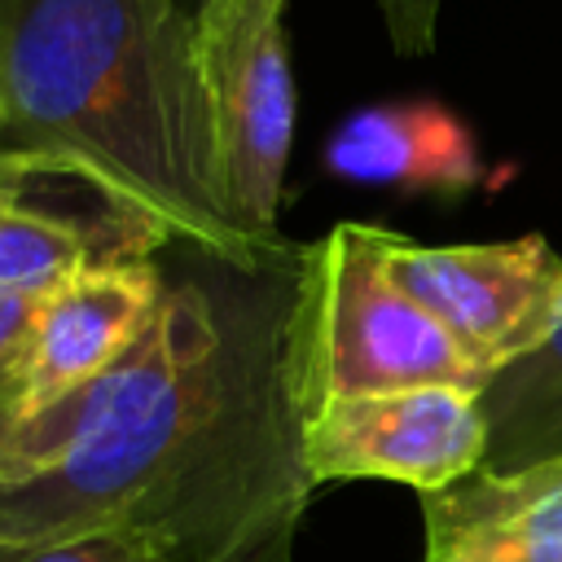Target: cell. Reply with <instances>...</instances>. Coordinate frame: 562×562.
<instances>
[{
  "instance_id": "1",
  "label": "cell",
  "mask_w": 562,
  "mask_h": 562,
  "mask_svg": "<svg viewBox=\"0 0 562 562\" xmlns=\"http://www.w3.org/2000/svg\"><path fill=\"white\" fill-rule=\"evenodd\" d=\"M140 342L114 364L101 426L53 470L0 487V536L127 531L158 562H290L303 465L299 263L176 246Z\"/></svg>"
},
{
  "instance_id": "2",
  "label": "cell",
  "mask_w": 562,
  "mask_h": 562,
  "mask_svg": "<svg viewBox=\"0 0 562 562\" xmlns=\"http://www.w3.org/2000/svg\"><path fill=\"white\" fill-rule=\"evenodd\" d=\"M61 180L154 246L259 263L220 184L176 0H0V184Z\"/></svg>"
},
{
  "instance_id": "3",
  "label": "cell",
  "mask_w": 562,
  "mask_h": 562,
  "mask_svg": "<svg viewBox=\"0 0 562 562\" xmlns=\"http://www.w3.org/2000/svg\"><path fill=\"white\" fill-rule=\"evenodd\" d=\"M391 228L334 224L299 263V391L303 413L325 400L408 386L483 391L487 378L417 307L386 263Z\"/></svg>"
},
{
  "instance_id": "4",
  "label": "cell",
  "mask_w": 562,
  "mask_h": 562,
  "mask_svg": "<svg viewBox=\"0 0 562 562\" xmlns=\"http://www.w3.org/2000/svg\"><path fill=\"white\" fill-rule=\"evenodd\" d=\"M189 61L224 198L255 241L277 246L294 136L285 0H211L189 18Z\"/></svg>"
},
{
  "instance_id": "5",
  "label": "cell",
  "mask_w": 562,
  "mask_h": 562,
  "mask_svg": "<svg viewBox=\"0 0 562 562\" xmlns=\"http://www.w3.org/2000/svg\"><path fill=\"white\" fill-rule=\"evenodd\" d=\"M386 263L487 382L562 325V255L540 233L479 246H417L391 233Z\"/></svg>"
},
{
  "instance_id": "6",
  "label": "cell",
  "mask_w": 562,
  "mask_h": 562,
  "mask_svg": "<svg viewBox=\"0 0 562 562\" xmlns=\"http://www.w3.org/2000/svg\"><path fill=\"white\" fill-rule=\"evenodd\" d=\"M487 457L479 391L408 386L325 400L303 413V465L316 483L391 479L422 496L470 479Z\"/></svg>"
},
{
  "instance_id": "7",
  "label": "cell",
  "mask_w": 562,
  "mask_h": 562,
  "mask_svg": "<svg viewBox=\"0 0 562 562\" xmlns=\"http://www.w3.org/2000/svg\"><path fill=\"white\" fill-rule=\"evenodd\" d=\"M158 259L88 263L61 285H53L48 294H40L26 391L13 417L57 404L61 395L79 391L83 382L119 364L140 342L162 299Z\"/></svg>"
},
{
  "instance_id": "8",
  "label": "cell",
  "mask_w": 562,
  "mask_h": 562,
  "mask_svg": "<svg viewBox=\"0 0 562 562\" xmlns=\"http://www.w3.org/2000/svg\"><path fill=\"white\" fill-rule=\"evenodd\" d=\"M426 562H562V457L426 492Z\"/></svg>"
},
{
  "instance_id": "9",
  "label": "cell",
  "mask_w": 562,
  "mask_h": 562,
  "mask_svg": "<svg viewBox=\"0 0 562 562\" xmlns=\"http://www.w3.org/2000/svg\"><path fill=\"white\" fill-rule=\"evenodd\" d=\"M325 162L342 180L435 193H461L479 180L474 136L435 101L373 105L351 114L325 145Z\"/></svg>"
},
{
  "instance_id": "10",
  "label": "cell",
  "mask_w": 562,
  "mask_h": 562,
  "mask_svg": "<svg viewBox=\"0 0 562 562\" xmlns=\"http://www.w3.org/2000/svg\"><path fill=\"white\" fill-rule=\"evenodd\" d=\"M162 250L105 215H70L0 184V290L48 294L88 263L158 259Z\"/></svg>"
},
{
  "instance_id": "11",
  "label": "cell",
  "mask_w": 562,
  "mask_h": 562,
  "mask_svg": "<svg viewBox=\"0 0 562 562\" xmlns=\"http://www.w3.org/2000/svg\"><path fill=\"white\" fill-rule=\"evenodd\" d=\"M487 417V457L479 470L509 474L562 457V325L527 360L501 369L479 391Z\"/></svg>"
},
{
  "instance_id": "12",
  "label": "cell",
  "mask_w": 562,
  "mask_h": 562,
  "mask_svg": "<svg viewBox=\"0 0 562 562\" xmlns=\"http://www.w3.org/2000/svg\"><path fill=\"white\" fill-rule=\"evenodd\" d=\"M0 562H158L127 531H79V536H40V540H4Z\"/></svg>"
},
{
  "instance_id": "13",
  "label": "cell",
  "mask_w": 562,
  "mask_h": 562,
  "mask_svg": "<svg viewBox=\"0 0 562 562\" xmlns=\"http://www.w3.org/2000/svg\"><path fill=\"white\" fill-rule=\"evenodd\" d=\"M35 307H40V294L0 290V422H9L18 413L22 391H26Z\"/></svg>"
},
{
  "instance_id": "14",
  "label": "cell",
  "mask_w": 562,
  "mask_h": 562,
  "mask_svg": "<svg viewBox=\"0 0 562 562\" xmlns=\"http://www.w3.org/2000/svg\"><path fill=\"white\" fill-rule=\"evenodd\" d=\"M206 4H211V0H176V9H180L184 18H193V13H198V9H206Z\"/></svg>"
}]
</instances>
